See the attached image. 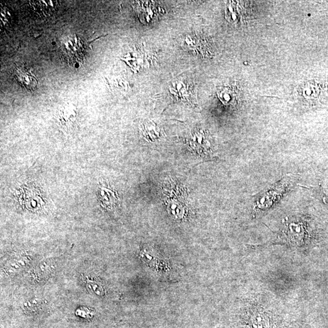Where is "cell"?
Returning a JSON list of instances; mask_svg holds the SVG:
<instances>
[{
	"label": "cell",
	"instance_id": "1",
	"mask_svg": "<svg viewBox=\"0 0 328 328\" xmlns=\"http://www.w3.org/2000/svg\"><path fill=\"white\" fill-rule=\"evenodd\" d=\"M85 47L78 37H69L64 41L62 48L63 54L70 64L80 63L84 57Z\"/></svg>",
	"mask_w": 328,
	"mask_h": 328
},
{
	"label": "cell",
	"instance_id": "2",
	"mask_svg": "<svg viewBox=\"0 0 328 328\" xmlns=\"http://www.w3.org/2000/svg\"><path fill=\"white\" fill-rule=\"evenodd\" d=\"M170 92L178 101L191 104L196 99V90L193 83L187 80H179L173 83Z\"/></svg>",
	"mask_w": 328,
	"mask_h": 328
},
{
	"label": "cell",
	"instance_id": "3",
	"mask_svg": "<svg viewBox=\"0 0 328 328\" xmlns=\"http://www.w3.org/2000/svg\"><path fill=\"white\" fill-rule=\"evenodd\" d=\"M15 79L23 88L29 91L35 90L38 85V81L28 68L20 65L15 67L13 70Z\"/></svg>",
	"mask_w": 328,
	"mask_h": 328
},
{
	"label": "cell",
	"instance_id": "4",
	"mask_svg": "<svg viewBox=\"0 0 328 328\" xmlns=\"http://www.w3.org/2000/svg\"><path fill=\"white\" fill-rule=\"evenodd\" d=\"M77 117V108L74 105H64L58 111V122L64 130L70 132L75 125Z\"/></svg>",
	"mask_w": 328,
	"mask_h": 328
},
{
	"label": "cell",
	"instance_id": "5",
	"mask_svg": "<svg viewBox=\"0 0 328 328\" xmlns=\"http://www.w3.org/2000/svg\"><path fill=\"white\" fill-rule=\"evenodd\" d=\"M99 200L105 209H115L119 206V198L116 191L107 187H101L98 190Z\"/></svg>",
	"mask_w": 328,
	"mask_h": 328
},
{
	"label": "cell",
	"instance_id": "6",
	"mask_svg": "<svg viewBox=\"0 0 328 328\" xmlns=\"http://www.w3.org/2000/svg\"><path fill=\"white\" fill-rule=\"evenodd\" d=\"M191 143L194 147L203 148L204 153L213 152L212 144L209 141L207 133L204 129H200L194 131L191 136Z\"/></svg>",
	"mask_w": 328,
	"mask_h": 328
},
{
	"label": "cell",
	"instance_id": "7",
	"mask_svg": "<svg viewBox=\"0 0 328 328\" xmlns=\"http://www.w3.org/2000/svg\"><path fill=\"white\" fill-rule=\"evenodd\" d=\"M34 11L40 17H49L56 11L58 2L56 1L30 2Z\"/></svg>",
	"mask_w": 328,
	"mask_h": 328
},
{
	"label": "cell",
	"instance_id": "8",
	"mask_svg": "<svg viewBox=\"0 0 328 328\" xmlns=\"http://www.w3.org/2000/svg\"><path fill=\"white\" fill-rule=\"evenodd\" d=\"M218 96L222 103L225 105L236 104L238 99L237 89L234 86H225L219 88L217 91Z\"/></svg>",
	"mask_w": 328,
	"mask_h": 328
},
{
	"label": "cell",
	"instance_id": "9",
	"mask_svg": "<svg viewBox=\"0 0 328 328\" xmlns=\"http://www.w3.org/2000/svg\"><path fill=\"white\" fill-rule=\"evenodd\" d=\"M141 132L144 138L150 142H154L160 138L162 131L159 126L153 121H147L141 126Z\"/></svg>",
	"mask_w": 328,
	"mask_h": 328
},
{
	"label": "cell",
	"instance_id": "10",
	"mask_svg": "<svg viewBox=\"0 0 328 328\" xmlns=\"http://www.w3.org/2000/svg\"><path fill=\"white\" fill-rule=\"evenodd\" d=\"M203 42L198 36H187L185 37L184 46L194 53L204 55V52L206 51V43Z\"/></svg>",
	"mask_w": 328,
	"mask_h": 328
},
{
	"label": "cell",
	"instance_id": "11",
	"mask_svg": "<svg viewBox=\"0 0 328 328\" xmlns=\"http://www.w3.org/2000/svg\"><path fill=\"white\" fill-rule=\"evenodd\" d=\"M86 286L87 289L92 293L99 296H103L104 295V289L103 285L100 281L87 277L86 281Z\"/></svg>",
	"mask_w": 328,
	"mask_h": 328
},
{
	"label": "cell",
	"instance_id": "12",
	"mask_svg": "<svg viewBox=\"0 0 328 328\" xmlns=\"http://www.w3.org/2000/svg\"><path fill=\"white\" fill-rule=\"evenodd\" d=\"M42 305V300L38 299H34L28 300L24 303L23 309L27 314L37 313L41 308Z\"/></svg>",
	"mask_w": 328,
	"mask_h": 328
},
{
	"label": "cell",
	"instance_id": "13",
	"mask_svg": "<svg viewBox=\"0 0 328 328\" xmlns=\"http://www.w3.org/2000/svg\"><path fill=\"white\" fill-rule=\"evenodd\" d=\"M2 6V17H1V26L2 28L7 29L8 27L12 25L13 22V16L12 12L9 9Z\"/></svg>",
	"mask_w": 328,
	"mask_h": 328
},
{
	"label": "cell",
	"instance_id": "14",
	"mask_svg": "<svg viewBox=\"0 0 328 328\" xmlns=\"http://www.w3.org/2000/svg\"><path fill=\"white\" fill-rule=\"evenodd\" d=\"M120 79H112L108 80V85L109 86L110 88L111 89V91L114 92H125L128 91V85L127 83L123 81V80H120V82L119 85Z\"/></svg>",
	"mask_w": 328,
	"mask_h": 328
},
{
	"label": "cell",
	"instance_id": "15",
	"mask_svg": "<svg viewBox=\"0 0 328 328\" xmlns=\"http://www.w3.org/2000/svg\"><path fill=\"white\" fill-rule=\"evenodd\" d=\"M76 315L77 316L85 318V319H89L93 317V312H92L90 309L86 307H80L77 309L76 311Z\"/></svg>",
	"mask_w": 328,
	"mask_h": 328
},
{
	"label": "cell",
	"instance_id": "16",
	"mask_svg": "<svg viewBox=\"0 0 328 328\" xmlns=\"http://www.w3.org/2000/svg\"><path fill=\"white\" fill-rule=\"evenodd\" d=\"M24 262H25V261L21 260V259H20L19 261L17 260V259H15V260L9 261V264L6 266V270L9 272L12 273V272L17 271L18 269L21 268V266H22L23 267L24 265Z\"/></svg>",
	"mask_w": 328,
	"mask_h": 328
}]
</instances>
